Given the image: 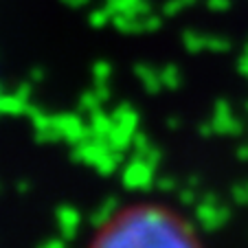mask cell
<instances>
[{"mask_svg":"<svg viewBox=\"0 0 248 248\" xmlns=\"http://www.w3.org/2000/svg\"><path fill=\"white\" fill-rule=\"evenodd\" d=\"M156 189L163 193H178L180 183L173 176H160V178H156Z\"/></svg>","mask_w":248,"mask_h":248,"instance_id":"16","label":"cell"},{"mask_svg":"<svg viewBox=\"0 0 248 248\" xmlns=\"http://www.w3.org/2000/svg\"><path fill=\"white\" fill-rule=\"evenodd\" d=\"M29 103L24 97H20L18 93H9L2 94L0 93V114H7V117H20V114L27 112Z\"/></svg>","mask_w":248,"mask_h":248,"instance_id":"11","label":"cell"},{"mask_svg":"<svg viewBox=\"0 0 248 248\" xmlns=\"http://www.w3.org/2000/svg\"><path fill=\"white\" fill-rule=\"evenodd\" d=\"M237 158L242 160V163H248V143L237 147Z\"/></svg>","mask_w":248,"mask_h":248,"instance_id":"21","label":"cell"},{"mask_svg":"<svg viewBox=\"0 0 248 248\" xmlns=\"http://www.w3.org/2000/svg\"><path fill=\"white\" fill-rule=\"evenodd\" d=\"M121 183L127 191H150L156 187V167L132 156L121 167Z\"/></svg>","mask_w":248,"mask_h":248,"instance_id":"3","label":"cell"},{"mask_svg":"<svg viewBox=\"0 0 248 248\" xmlns=\"http://www.w3.org/2000/svg\"><path fill=\"white\" fill-rule=\"evenodd\" d=\"M136 75H139V81L143 84V88H145L150 94L160 93L163 81H160V75H156L154 70H150L147 66H143V68H136Z\"/></svg>","mask_w":248,"mask_h":248,"instance_id":"14","label":"cell"},{"mask_svg":"<svg viewBox=\"0 0 248 248\" xmlns=\"http://www.w3.org/2000/svg\"><path fill=\"white\" fill-rule=\"evenodd\" d=\"M209 123H211L213 134H220V136H237L244 132L242 119L233 112V108H231L229 101H224V99H217L216 101Z\"/></svg>","mask_w":248,"mask_h":248,"instance_id":"4","label":"cell"},{"mask_svg":"<svg viewBox=\"0 0 248 248\" xmlns=\"http://www.w3.org/2000/svg\"><path fill=\"white\" fill-rule=\"evenodd\" d=\"M112 114V121L117 125H123V127H130V130H139V110L132 106V103H119L114 110H110Z\"/></svg>","mask_w":248,"mask_h":248,"instance_id":"10","label":"cell"},{"mask_svg":"<svg viewBox=\"0 0 248 248\" xmlns=\"http://www.w3.org/2000/svg\"><path fill=\"white\" fill-rule=\"evenodd\" d=\"M117 213H119V202H117V198H114V196L103 198V200L99 202V204L94 206L93 211H90L88 222L94 226V229H101V226L108 224V222L112 220Z\"/></svg>","mask_w":248,"mask_h":248,"instance_id":"9","label":"cell"},{"mask_svg":"<svg viewBox=\"0 0 248 248\" xmlns=\"http://www.w3.org/2000/svg\"><path fill=\"white\" fill-rule=\"evenodd\" d=\"M97 84H106L108 81V75H110V68H106V66H97Z\"/></svg>","mask_w":248,"mask_h":248,"instance_id":"20","label":"cell"},{"mask_svg":"<svg viewBox=\"0 0 248 248\" xmlns=\"http://www.w3.org/2000/svg\"><path fill=\"white\" fill-rule=\"evenodd\" d=\"M57 132H60V140H66L68 145H75L79 140L93 136L88 125V119L81 112H62L57 114Z\"/></svg>","mask_w":248,"mask_h":248,"instance_id":"5","label":"cell"},{"mask_svg":"<svg viewBox=\"0 0 248 248\" xmlns=\"http://www.w3.org/2000/svg\"><path fill=\"white\" fill-rule=\"evenodd\" d=\"M178 198H180V202H183V204L196 206V202L202 198V193H200V183H198L196 178H191V180H187V183H183V185H180V189H178Z\"/></svg>","mask_w":248,"mask_h":248,"instance_id":"13","label":"cell"},{"mask_svg":"<svg viewBox=\"0 0 248 248\" xmlns=\"http://www.w3.org/2000/svg\"><path fill=\"white\" fill-rule=\"evenodd\" d=\"M244 110H246V117H248V101H246V106H244Z\"/></svg>","mask_w":248,"mask_h":248,"instance_id":"22","label":"cell"},{"mask_svg":"<svg viewBox=\"0 0 248 248\" xmlns=\"http://www.w3.org/2000/svg\"><path fill=\"white\" fill-rule=\"evenodd\" d=\"M160 81H163V88L176 90L180 86V73H176L173 68H167L165 73H160Z\"/></svg>","mask_w":248,"mask_h":248,"instance_id":"17","label":"cell"},{"mask_svg":"<svg viewBox=\"0 0 248 248\" xmlns=\"http://www.w3.org/2000/svg\"><path fill=\"white\" fill-rule=\"evenodd\" d=\"M246 187H248V180H246Z\"/></svg>","mask_w":248,"mask_h":248,"instance_id":"23","label":"cell"},{"mask_svg":"<svg viewBox=\"0 0 248 248\" xmlns=\"http://www.w3.org/2000/svg\"><path fill=\"white\" fill-rule=\"evenodd\" d=\"M130 150H132V156H136V158L150 163L152 167H158L160 160H163V152H160V147L156 145V143L145 134V132H140V130L136 132Z\"/></svg>","mask_w":248,"mask_h":248,"instance_id":"8","label":"cell"},{"mask_svg":"<svg viewBox=\"0 0 248 248\" xmlns=\"http://www.w3.org/2000/svg\"><path fill=\"white\" fill-rule=\"evenodd\" d=\"M90 248H200L191 224L171 209L136 204L99 229Z\"/></svg>","mask_w":248,"mask_h":248,"instance_id":"1","label":"cell"},{"mask_svg":"<svg viewBox=\"0 0 248 248\" xmlns=\"http://www.w3.org/2000/svg\"><path fill=\"white\" fill-rule=\"evenodd\" d=\"M88 119V125H90V132H93V136H97V139H103L106 140V136L110 134V130H112V114L106 112V110H97L94 114H90Z\"/></svg>","mask_w":248,"mask_h":248,"instance_id":"12","label":"cell"},{"mask_svg":"<svg viewBox=\"0 0 248 248\" xmlns=\"http://www.w3.org/2000/svg\"><path fill=\"white\" fill-rule=\"evenodd\" d=\"M38 248H66V239L62 237V235L60 237H48V239H44Z\"/></svg>","mask_w":248,"mask_h":248,"instance_id":"19","label":"cell"},{"mask_svg":"<svg viewBox=\"0 0 248 248\" xmlns=\"http://www.w3.org/2000/svg\"><path fill=\"white\" fill-rule=\"evenodd\" d=\"M231 196H233V200L237 202V204H248V187H246V180H244V183L233 185V189H231Z\"/></svg>","mask_w":248,"mask_h":248,"instance_id":"18","label":"cell"},{"mask_svg":"<svg viewBox=\"0 0 248 248\" xmlns=\"http://www.w3.org/2000/svg\"><path fill=\"white\" fill-rule=\"evenodd\" d=\"M70 158L79 165H86V167H97V163L101 160V156L108 152V140L97 139V136H88V139L79 140L75 145H70Z\"/></svg>","mask_w":248,"mask_h":248,"instance_id":"6","label":"cell"},{"mask_svg":"<svg viewBox=\"0 0 248 248\" xmlns=\"http://www.w3.org/2000/svg\"><path fill=\"white\" fill-rule=\"evenodd\" d=\"M103 108V99L99 97L94 90H90V93L81 94L79 97V103H77V110H79L84 117H90V114H94L97 110Z\"/></svg>","mask_w":248,"mask_h":248,"instance_id":"15","label":"cell"},{"mask_svg":"<svg viewBox=\"0 0 248 248\" xmlns=\"http://www.w3.org/2000/svg\"><path fill=\"white\" fill-rule=\"evenodd\" d=\"M81 220H84V217H81V213L75 206H70V204L57 206V211H55L57 233H60L66 242L77 237V233H79V229H81Z\"/></svg>","mask_w":248,"mask_h":248,"instance_id":"7","label":"cell"},{"mask_svg":"<svg viewBox=\"0 0 248 248\" xmlns=\"http://www.w3.org/2000/svg\"><path fill=\"white\" fill-rule=\"evenodd\" d=\"M193 211H196V222L206 233L220 231L231 220V209L226 204H222L216 196H202L196 202Z\"/></svg>","mask_w":248,"mask_h":248,"instance_id":"2","label":"cell"}]
</instances>
